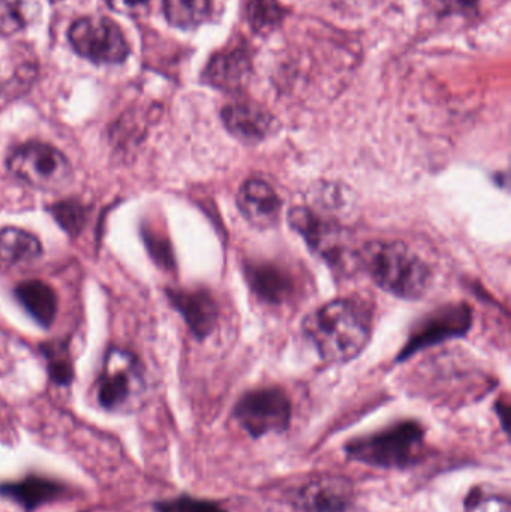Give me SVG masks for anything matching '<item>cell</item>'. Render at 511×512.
<instances>
[{"label": "cell", "instance_id": "cell-1", "mask_svg": "<svg viewBox=\"0 0 511 512\" xmlns=\"http://www.w3.org/2000/svg\"><path fill=\"white\" fill-rule=\"evenodd\" d=\"M303 333L323 360L347 363L368 346L371 318L356 301L339 298L309 313Z\"/></svg>", "mask_w": 511, "mask_h": 512}, {"label": "cell", "instance_id": "cell-2", "mask_svg": "<svg viewBox=\"0 0 511 512\" xmlns=\"http://www.w3.org/2000/svg\"><path fill=\"white\" fill-rule=\"evenodd\" d=\"M356 262L372 282L387 294L404 300H419L431 288L428 264L407 245L375 240L357 249Z\"/></svg>", "mask_w": 511, "mask_h": 512}, {"label": "cell", "instance_id": "cell-3", "mask_svg": "<svg viewBox=\"0 0 511 512\" xmlns=\"http://www.w3.org/2000/svg\"><path fill=\"white\" fill-rule=\"evenodd\" d=\"M348 459L371 468L407 469L425 456V429L416 421H402L345 447Z\"/></svg>", "mask_w": 511, "mask_h": 512}, {"label": "cell", "instance_id": "cell-4", "mask_svg": "<svg viewBox=\"0 0 511 512\" xmlns=\"http://www.w3.org/2000/svg\"><path fill=\"white\" fill-rule=\"evenodd\" d=\"M146 369L137 355L123 348H110L96 379V399L110 414L140 411L146 400Z\"/></svg>", "mask_w": 511, "mask_h": 512}, {"label": "cell", "instance_id": "cell-5", "mask_svg": "<svg viewBox=\"0 0 511 512\" xmlns=\"http://www.w3.org/2000/svg\"><path fill=\"white\" fill-rule=\"evenodd\" d=\"M6 167L20 182L41 191H59L72 179L69 159L56 147L41 141L15 147L6 158Z\"/></svg>", "mask_w": 511, "mask_h": 512}, {"label": "cell", "instance_id": "cell-6", "mask_svg": "<svg viewBox=\"0 0 511 512\" xmlns=\"http://www.w3.org/2000/svg\"><path fill=\"white\" fill-rule=\"evenodd\" d=\"M291 402L279 388L249 391L237 402L234 418L251 438L284 433L290 427Z\"/></svg>", "mask_w": 511, "mask_h": 512}, {"label": "cell", "instance_id": "cell-7", "mask_svg": "<svg viewBox=\"0 0 511 512\" xmlns=\"http://www.w3.org/2000/svg\"><path fill=\"white\" fill-rule=\"evenodd\" d=\"M69 42L78 56L96 65H117L129 56V44L110 18L86 17L69 29Z\"/></svg>", "mask_w": 511, "mask_h": 512}, {"label": "cell", "instance_id": "cell-8", "mask_svg": "<svg viewBox=\"0 0 511 512\" xmlns=\"http://www.w3.org/2000/svg\"><path fill=\"white\" fill-rule=\"evenodd\" d=\"M288 224L306 245L330 265H344L351 255L347 236L338 222L323 218L314 210L296 207L288 213Z\"/></svg>", "mask_w": 511, "mask_h": 512}, {"label": "cell", "instance_id": "cell-9", "mask_svg": "<svg viewBox=\"0 0 511 512\" xmlns=\"http://www.w3.org/2000/svg\"><path fill=\"white\" fill-rule=\"evenodd\" d=\"M471 322H473V316H471L470 307L464 304L446 306L437 310L414 328L407 346L399 355V361L407 360L411 355L431 348L444 340L464 336L470 330Z\"/></svg>", "mask_w": 511, "mask_h": 512}, {"label": "cell", "instance_id": "cell-10", "mask_svg": "<svg viewBox=\"0 0 511 512\" xmlns=\"http://www.w3.org/2000/svg\"><path fill=\"white\" fill-rule=\"evenodd\" d=\"M302 512H347L353 505V487L341 477H320L308 481L294 496Z\"/></svg>", "mask_w": 511, "mask_h": 512}, {"label": "cell", "instance_id": "cell-11", "mask_svg": "<svg viewBox=\"0 0 511 512\" xmlns=\"http://www.w3.org/2000/svg\"><path fill=\"white\" fill-rule=\"evenodd\" d=\"M237 206L243 218L261 230L273 227L281 218V197L270 183L258 177H252L240 186Z\"/></svg>", "mask_w": 511, "mask_h": 512}, {"label": "cell", "instance_id": "cell-12", "mask_svg": "<svg viewBox=\"0 0 511 512\" xmlns=\"http://www.w3.org/2000/svg\"><path fill=\"white\" fill-rule=\"evenodd\" d=\"M252 59L245 48H233L215 54L203 72V81L222 92H237L248 83Z\"/></svg>", "mask_w": 511, "mask_h": 512}, {"label": "cell", "instance_id": "cell-13", "mask_svg": "<svg viewBox=\"0 0 511 512\" xmlns=\"http://www.w3.org/2000/svg\"><path fill=\"white\" fill-rule=\"evenodd\" d=\"M221 117L227 131L246 144L260 143L272 132L273 117L251 102L227 105Z\"/></svg>", "mask_w": 511, "mask_h": 512}, {"label": "cell", "instance_id": "cell-14", "mask_svg": "<svg viewBox=\"0 0 511 512\" xmlns=\"http://www.w3.org/2000/svg\"><path fill=\"white\" fill-rule=\"evenodd\" d=\"M171 303L185 318L186 324L195 336H209L218 321V307L212 295L206 291H168Z\"/></svg>", "mask_w": 511, "mask_h": 512}, {"label": "cell", "instance_id": "cell-15", "mask_svg": "<svg viewBox=\"0 0 511 512\" xmlns=\"http://www.w3.org/2000/svg\"><path fill=\"white\" fill-rule=\"evenodd\" d=\"M15 298L41 327L48 328L56 319L59 301L56 292L42 280H26L15 288Z\"/></svg>", "mask_w": 511, "mask_h": 512}, {"label": "cell", "instance_id": "cell-16", "mask_svg": "<svg viewBox=\"0 0 511 512\" xmlns=\"http://www.w3.org/2000/svg\"><path fill=\"white\" fill-rule=\"evenodd\" d=\"M246 279L258 298L269 304H282L293 292V279L273 264H249Z\"/></svg>", "mask_w": 511, "mask_h": 512}, {"label": "cell", "instance_id": "cell-17", "mask_svg": "<svg viewBox=\"0 0 511 512\" xmlns=\"http://www.w3.org/2000/svg\"><path fill=\"white\" fill-rule=\"evenodd\" d=\"M42 255L38 237L21 228L0 230V262L5 265L30 264Z\"/></svg>", "mask_w": 511, "mask_h": 512}, {"label": "cell", "instance_id": "cell-18", "mask_svg": "<svg viewBox=\"0 0 511 512\" xmlns=\"http://www.w3.org/2000/svg\"><path fill=\"white\" fill-rule=\"evenodd\" d=\"M164 14L171 26L195 29L212 15V0H164Z\"/></svg>", "mask_w": 511, "mask_h": 512}, {"label": "cell", "instance_id": "cell-19", "mask_svg": "<svg viewBox=\"0 0 511 512\" xmlns=\"http://www.w3.org/2000/svg\"><path fill=\"white\" fill-rule=\"evenodd\" d=\"M246 15L252 29L263 33L275 29L282 23L285 9L276 0H249Z\"/></svg>", "mask_w": 511, "mask_h": 512}, {"label": "cell", "instance_id": "cell-20", "mask_svg": "<svg viewBox=\"0 0 511 512\" xmlns=\"http://www.w3.org/2000/svg\"><path fill=\"white\" fill-rule=\"evenodd\" d=\"M50 212L57 224L71 236L80 233L86 222V209L77 201H60L51 206Z\"/></svg>", "mask_w": 511, "mask_h": 512}, {"label": "cell", "instance_id": "cell-21", "mask_svg": "<svg viewBox=\"0 0 511 512\" xmlns=\"http://www.w3.org/2000/svg\"><path fill=\"white\" fill-rule=\"evenodd\" d=\"M44 355L47 357L51 379L57 384H69L72 379V364L63 346L48 343Z\"/></svg>", "mask_w": 511, "mask_h": 512}, {"label": "cell", "instance_id": "cell-22", "mask_svg": "<svg viewBox=\"0 0 511 512\" xmlns=\"http://www.w3.org/2000/svg\"><path fill=\"white\" fill-rule=\"evenodd\" d=\"M12 496L18 501L23 502L27 508L36 507L41 502L48 501L51 496L57 492L56 487L51 486V483H45V481H33V483H23L21 486L14 487L9 490Z\"/></svg>", "mask_w": 511, "mask_h": 512}, {"label": "cell", "instance_id": "cell-23", "mask_svg": "<svg viewBox=\"0 0 511 512\" xmlns=\"http://www.w3.org/2000/svg\"><path fill=\"white\" fill-rule=\"evenodd\" d=\"M467 512H511L509 499L482 490H473L465 502Z\"/></svg>", "mask_w": 511, "mask_h": 512}, {"label": "cell", "instance_id": "cell-24", "mask_svg": "<svg viewBox=\"0 0 511 512\" xmlns=\"http://www.w3.org/2000/svg\"><path fill=\"white\" fill-rule=\"evenodd\" d=\"M158 510L159 512H227L221 504L189 498V496L161 502L158 505Z\"/></svg>", "mask_w": 511, "mask_h": 512}, {"label": "cell", "instance_id": "cell-25", "mask_svg": "<svg viewBox=\"0 0 511 512\" xmlns=\"http://www.w3.org/2000/svg\"><path fill=\"white\" fill-rule=\"evenodd\" d=\"M26 20L21 14L18 3L12 0H0V35H14L23 29Z\"/></svg>", "mask_w": 511, "mask_h": 512}, {"label": "cell", "instance_id": "cell-26", "mask_svg": "<svg viewBox=\"0 0 511 512\" xmlns=\"http://www.w3.org/2000/svg\"><path fill=\"white\" fill-rule=\"evenodd\" d=\"M149 0H107L108 6L122 14H134L147 5Z\"/></svg>", "mask_w": 511, "mask_h": 512}, {"label": "cell", "instance_id": "cell-27", "mask_svg": "<svg viewBox=\"0 0 511 512\" xmlns=\"http://www.w3.org/2000/svg\"><path fill=\"white\" fill-rule=\"evenodd\" d=\"M456 2H458L459 5L464 6V8H474L479 0H456Z\"/></svg>", "mask_w": 511, "mask_h": 512}]
</instances>
